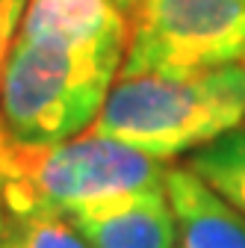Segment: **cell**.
I'll use <instances>...</instances> for the list:
<instances>
[{
	"instance_id": "obj_7",
	"label": "cell",
	"mask_w": 245,
	"mask_h": 248,
	"mask_svg": "<svg viewBox=\"0 0 245 248\" xmlns=\"http://www.w3.org/2000/svg\"><path fill=\"white\" fill-rule=\"evenodd\" d=\"M189 169L245 216V124L192 151Z\"/></svg>"
},
{
	"instance_id": "obj_3",
	"label": "cell",
	"mask_w": 245,
	"mask_h": 248,
	"mask_svg": "<svg viewBox=\"0 0 245 248\" xmlns=\"http://www.w3.org/2000/svg\"><path fill=\"white\" fill-rule=\"evenodd\" d=\"M163 183V160L92 130L42 148L0 142V198L15 216H68L92 201Z\"/></svg>"
},
{
	"instance_id": "obj_5",
	"label": "cell",
	"mask_w": 245,
	"mask_h": 248,
	"mask_svg": "<svg viewBox=\"0 0 245 248\" xmlns=\"http://www.w3.org/2000/svg\"><path fill=\"white\" fill-rule=\"evenodd\" d=\"M68 219L92 248H177V216L166 183L92 201Z\"/></svg>"
},
{
	"instance_id": "obj_1",
	"label": "cell",
	"mask_w": 245,
	"mask_h": 248,
	"mask_svg": "<svg viewBox=\"0 0 245 248\" xmlns=\"http://www.w3.org/2000/svg\"><path fill=\"white\" fill-rule=\"evenodd\" d=\"M130 36L53 39L18 33L0 77V130L12 145L42 148L86 133L124 65Z\"/></svg>"
},
{
	"instance_id": "obj_12",
	"label": "cell",
	"mask_w": 245,
	"mask_h": 248,
	"mask_svg": "<svg viewBox=\"0 0 245 248\" xmlns=\"http://www.w3.org/2000/svg\"><path fill=\"white\" fill-rule=\"evenodd\" d=\"M242 59H245V56H242Z\"/></svg>"
},
{
	"instance_id": "obj_10",
	"label": "cell",
	"mask_w": 245,
	"mask_h": 248,
	"mask_svg": "<svg viewBox=\"0 0 245 248\" xmlns=\"http://www.w3.org/2000/svg\"><path fill=\"white\" fill-rule=\"evenodd\" d=\"M12 222H15V213L6 207V201H3V198H0V242L6 239V233H9Z\"/></svg>"
},
{
	"instance_id": "obj_11",
	"label": "cell",
	"mask_w": 245,
	"mask_h": 248,
	"mask_svg": "<svg viewBox=\"0 0 245 248\" xmlns=\"http://www.w3.org/2000/svg\"><path fill=\"white\" fill-rule=\"evenodd\" d=\"M0 136H3V133H0Z\"/></svg>"
},
{
	"instance_id": "obj_8",
	"label": "cell",
	"mask_w": 245,
	"mask_h": 248,
	"mask_svg": "<svg viewBox=\"0 0 245 248\" xmlns=\"http://www.w3.org/2000/svg\"><path fill=\"white\" fill-rule=\"evenodd\" d=\"M0 248H92V245L62 213H24L15 216Z\"/></svg>"
},
{
	"instance_id": "obj_9",
	"label": "cell",
	"mask_w": 245,
	"mask_h": 248,
	"mask_svg": "<svg viewBox=\"0 0 245 248\" xmlns=\"http://www.w3.org/2000/svg\"><path fill=\"white\" fill-rule=\"evenodd\" d=\"M27 3H30V0H0V77H3V68H6L12 42L18 36V27H21ZM0 133H3V130H0Z\"/></svg>"
},
{
	"instance_id": "obj_6",
	"label": "cell",
	"mask_w": 245,
	"mask_h": 248,
	"mask_svg": "<svg viewBox=\"0 0 245 248\" xmlns=\"http://www.w3.org/2000/svg\"><path fill=\"white\" fill-rule=\"evenodd\" d=\"M166 192L177 216V248H245V216L189 169H166Z\"/></svg>"
},
{
	"instance_id": "obj_4",
	"label": "cell",
	"mask_w": 245,
	"mask_h": 248,
	"mask_svg": "<svg viewBox=\"0 0 245 248\" xmlns=\"http://www.w3.org/2000/svg\"><path fill=\"white\" fill-rule=\"evenodd\" d=\"M245 56V0H139L118 77L189 74Z\"/></svg>"
},
{
	"instance_id": "obj_2",
	"label": "cell",
	"mask_w": 245,
	"mask_h": 248,
	"mask_svg": "<svg viewBox=\"0 0 245 248\" xmlns=\"http://www.w3.org/2000/svg\"><path fill=\"white\" fill-rule=\"evenodd\" d=\"M245 124V65L118 77L92 133L154 160L198 151Z\"/></svg>"
}]
</instances>
